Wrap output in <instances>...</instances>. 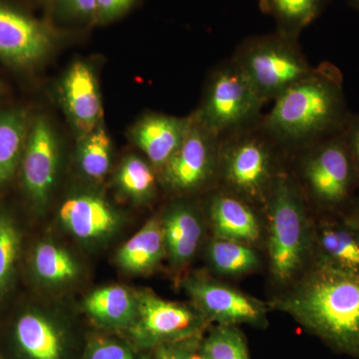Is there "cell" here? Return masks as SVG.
I'll return each instance as SVG.
<instances>
[{
	"label": "cell",
	"instance_id": "6da1fadb",
	"mask_svg": "<svg viewBox=\"0 0 359 359\" xmlns=\"http://www.w3.org/2000/svg\"><path fill=\"white\" fill-rule=\"evenodd\" d=\"M269 306L289 314L334 353L359 359V276L316 262Z\"/></svg>",
	"mask_w": 359,
	"mask_h": 359
},
{
	"label": "cell",
	"instance_id": "7a4b0ae2",
	"mask_svg": "<svg viewBox=\"0 0 359 359\" xmlns=\"http://www.w3.org/2000/svg\"><path fill=\"white\" fill-rule=\"evenodd\" d=\"M348 117L341 75L327 65L276 97L264 130L278 143L313 145L344 131Z\"/></svg>",
	"mask_w": 359,
	"mask_h": 359
},
{
	"label": "cell",
	"instance_id": "3957f363",
	"mask_svg": "<svg viewBox=\"0 0 359 359\" xmlns=\"http://www.w3.org/2000/svg\"><path fill=\"white\" fill-rule=\"evenodd\" d=\"M269 257L278 282L287 283L302 269L311 244L301 196L285 175H278L269 194Z\"/></svg>",
	"mask_w": 359,
	"mask_h": 359
},
{
	"label": "cell",
	"instance_id": "277c9868",
	"mask_svg": "<svg viewBox=\"0 0 359 359\" xmlns=\"http://www.w3.org/2000/svg\"><path fill=\"white\" fill-rule=\"evenodd\" d=\"M263 102L276 99L313 71L297 39L280 32L248 39L233 59Z\"/></svg>",
	"mask_w": 359,
	"mask_h": 359
},
{
	"label": "cell",
	"instance_id": "5b68a950",
	"mask_svg": "<svg viewBox=\"0 0 359 359\" xmlns=\"http://www.w3.org/2000/svg\"><path fill=\"white\" fill-rule=\"evenodd\" d=\"M263 100L235 61L212 74L196 121L218 138L249 129L259 117Z\"/></svg>",
	"mask_w": 359,
	"mask_h": 359
},
{
	"label": "cell",
	"instance_id": "8992f818",
	"mask_svg": "<svg viewBox=\"0 0 359 359\" xmlns=\"http://www.w3.org/2000/svg\"><path fill=\"white\" fill-rule=\"evenodd\" d=\"M264 133L247 129L221 141L219 171L226 185L238 197L259 200L271 192L276 178L273 154Z\"/></svg>",
	"mask_w": 359,
	"mask_h": 359
},
{
	"label": "cell",
	"instance_id": "52a82bcc",
	"mask_svg": "<svg viewBox=\"0 0 359 359\" xmlns=\"http://www.w3.org/2000/svg\"><path fill=\"white\" fill-rule=\"evenodd\" d=\"M313 147L304 166L309 193L325 209L335 211L346 207L353 199L359 176L344 131Z\"/></svg>",
	"mask_w": 359,
	"mask_h": 359
},
{
	"label": "cell",
	"instance_id": "ba28073f",
	"mask_svg": "<svg viewBox=\"0 0 359 359\" xmlns=\"http://www.w3.org/2000/svg\"><path fill=\"white\" fill-rule=\"evenodd\" d=\"M184 289L190 295L195 308L210 323L257 328L268 325V306L264 302L202 275L188 276Z\"/></svg>",
	"mask_w": 359,
	"mask_h": 359
},
{
	"label": "cell",
	"instance_id": "9c48e42d",
	"mask_svg": "<svg viewBox=\"0 0 359 359\" xmlns=\"http://www.w3.org/2000/svg\"><path fill=\"white\" fill-rule=\"evenodd\" d=\"M137 299L136 335L142 344L160 346L199 337L210 323L195 306L165 301L150 292Z\"/></svg>",
	"mask_w": 359,
	"mask_h": 359
},
{
	"label": "cell",
	"instance_id": "30bf717a",
	"mask_svg": "<svg viewBox=\"0 0 359 359\" xmlns=\"http://www.w3.org/2000/svg\"><path fill=\"white\" fill-rule=\"evenodd\" d=\"M221 141L194 117L185 140L161 169L163 184L177 193L202 188L219 169Z\"/></svg>",
	"mask_w": 359,
	"mask_h": 359
},
{
	"label": "cell",
	"instance_id": "8fae6325",
	"mask_svg": "<svg viewBox=\"0 0 359 359\" xmlns=\"http://www.w3.org/2000/svg\"><path fill=\"white\" fill-rule=\"evenodd\" d=\"M58 32L49 23L0 0V59L18 68L39 65L52 50Z\"/></svg>",
	"mask_w": 359,
	"mask_h": 359
},
{
	"label": "cell",
	"instance_id": "7c38bea8",
	"mask_svg": "<svg viewBox=\"0 0 359 359\" xmlns=\"http://www.w3.org/2000/svg\"><path fill=\"white\" fill-rule=\"evenodd\" d=\"M58 166L57 137L47 118L37 116L30 123L20 166L26 196L37 210L48 204Z\"/></svg>",
	"mask_w": 359,
	"mask_h": 359
},
{
	"label": "cell",
	"instance_id": "4fadbf2b",
	"mask_svg": "<svg viewBox=\"0 0 359 359\" xmlns=\"http://www.w3.org/2000/svg\"><path fill=\"white\" fill-rule=\"evenodd\" d=\"M59 98L71 125L79 135L102 126L100 89L95 72L88 63L78 60L68 68L59 85Z\"/></svg>",
	"mask_w": 359,
	"mask_h": 359
},
{
	"label": "cell",
	"instance_id": "5bb4252c",
	"mask_svg": "<svg viewBox=\"0 0 359 359\" xmlns=\"http://www.w3.org/2000/svg\"><path fill=\"white\" fill-rule=\"evenodd\" d=\"M59 219L77 238L96 241L109 237L120 226V216L103 197L77 194L61 205Z\"/></svg>",
	"mask_w": 359,
	"mask_h": 359
},
{
	"label": "cell",
	"instance_id": "9a60e30c",
	"mask_svg": "<svg viewBox=\"0 0 359 359\" xmlns=\"http://www.w3.org/2000/svg\"><path fill=\"white\" fill-rule=\"evenodd\" d=\"M314 244L316 263L359 276V233L344 215L321 219Z\"/></svg>",
	"mask_w": 359,
	"mask_h": 359
},
{
	"label": "cell",
	"instance_id": "2e32d148",
	"mask_svg": "<svg viewBox=\"0 0 359 359\" xmlns=\"http://www.w3.org/2000/svg\"><path fill=\"white\" fill-rule=\"evenodd\" d=\"M194 123L192 117L150 114L137 123L131 132L135 145L160 171L185 140Z\"/></svg>",
	"mask_w": 359,
	"mask_h": 359
},
{
	"label": "cell",
	"instance_id": "e0dca14e",
	"mask_svg": "<svg viewBox=\"0 0 359 359\" xmlns=\"http://www.w3.org/2000/svg\"><path fill=\"white\" fill-rule=\"evenodd\" d=\"M165 250L175 269L185 266L195 256L202 240L203 224L192 205H170L161 219Z\"/></svg>",
	"mask_w": 359,
	"mask_h": 359
},
{
	"label": "cell",
	"instance_id": "ac0fdd59",
	"mask_svg": "<svg viewBox=\"0 0 359 359\" xmlns=\"http://www.w3.org/2000/svg\"><path fill=\"white\" fill-rule=\"evenodd\" d=\"M215 237L250 245L261 236L256 215L244 201L230 194H219L210 204Z\"/></svg>",
	"mask_w": 359,
	"mask_h": 359
},
{
	"label": "cell",
	"instance_id": "d6986e66",
	"mask_svg": "<svg viewBox=\"0 0 359 359\" xmlns=\"http://www.w3.org/2000/svg\"><path fill=\"white\" fill-rule=\"evenodd\" d=\"M14 341L25 359H62L63 341L53 323L35 311L21 313L14 325Z\"/></svg>",
	"mask_w": 359,
	"mask_h": 359
},
{
	"label": "cell",
	"instance_id": "ffe728a7",
	"mask_svg": "<svg viewBox=\"0 0 359 359\" xmlns=\"http://www.w3.org/2000/svg\"><path fill=\"white\" fill-rule=\"evenodd\" d=\"M166 254L161 221L152 219L122 245L118 264L132 273H150Z\"/></svg>",
	"mask_w": 359,
	"mask_h": 359
},
{
	"label": "cell",
	"instance_id": "44dd1931",
	"mask_svg": "<svg viewBox=\"0 0 359 359\" xmlns=\"http://www.w3.org/2000/svg\"><path fill=\"white\" fill-rule=\"evenodd\" d=\"M85 311L100 325L128 327L137 316V299L121 285L94 290L84 302Z\"/></svg>",
	"mask_w": 359,
	"mask_h": 359
},
{
	"label": "cell",
	"instance_id": "7402d4cb",
	"mask_svg": "<svg viewBox=\"0 0 359 359\" xmlns=\"http://www.w3.org/2000/svg\"><path fill=\"white\" fill-rule=\"evenodd\" d=\"M30 123L25 110L0 112V186L8 183L20 166Z\"/></svg>",
	"mask_w": 359,
	"mask_h": 359
},
{
	"label": "cell",
	"instance_id": "603a6c76",
	"mask_svg": "<svg viewBox=\"0 0 359 359\" xmlns=\"http://www.w3.org/2000/svg\"><path fill=\"white\" fill-rule=\"evenodd\" d=\"M325 0H261V8L275 18L278 32L297 39L320 15Z\"/></svg>",
	"mask_w": 359,
	"mask_h": 359
},
{
	"label": "cell",
	"instance_id": "cb8c5ba5",
	"mask_svg": "<svg viewBox=\"0 0 359 359\" xmlns=\"http://www.w3.org/2000/svg\"><path fill=\"white\" fill-rule=\"evenodd\" d=\"M33 273L40 282L58 285L76 278L78 266L69 252L50 242H42L33 250Z\"/></svg>",
	"mask_w": 359,
	"mask_h": 359
},
{
	"label": "cell",
	"instance_id": "d4e9b609",
	"mask_svg": "<svg viewBox=\"0 0 359 359\" xmlns=\"http://www.w3.org/2000/svg\"><path fill=\"white\" fill-rule=\"evenodd\" d=\"M212 268L224 276H241L254 271L259 259L254 250L244 243L215 238L208 249Z\"/></svg>",
	"mask_w": 359,
	"mask_h": 359
},
{
	"label": "cell",
	"instance_id": "484cf974",
	"mask_svg": "<svg viewBox=\"0 0 359 359\" xmlns=\"http://www.w3.org/2000/svg\"><path fill=\"white\" fill-rule=\"evenodd\" d=\"M111 140L103 126L80 135L77 157L80 169L87 178L101 181L111 166Z\"/></svg>",
	"mask_w": 359,
	"mask_h": 359
},
{
	"label": "cell",
	"instance_id": "4316f807",
	"mask_svg": "<svg viewBox=\"0 0 359 359\" xmlns=\"http://www.w3.org/2000/svg\"><path fill=\"white\" fill-rule=\"evenodd\" d=\"M115 184L124 195L137 202L151 199L156 190L154 168L140 157L129 156L120 165Z\"/></svg>",
	"mask_w": 359,
	"mask_h": 359
},
{
	"label": "cell",
	"instance_id": "83f0119b",
	"mask_svg": "<svg viewBox=\"0 0 359 359\" xmlns=\"http://www.w3.org/2000/svg\"><path fill=\"white\" fill-rule=\"evenodd\" d=\"M21 233L11 215L0 212V302L13 287L20 261Z\"/></svg>",
	"mask_w": 359,
	"mask_h": 359
},
{
	"label": "cell",
	"instance_id": "f1b7e54d",
	"mask_svg": "<svg viewBox=\"0 0 359 359\" xmlns=\"http://www.w3.org/2000/svg\"><path fill=\"white\" fill-rule=\"evenodd\" d=\"M201 351L209 359H250L245 335L233 325H216L202 339Z\"/></svg>",
	"mask_w": 359,
	"mask_h": 359
},
{
	"label": "cell",
	"instance_id": "f546056e",
	"mask_svg": "<svg viewBox=\"0 0 359 359\" xmlns=\"http://www.w3.org/2000/svg\"><path fill=\"white\" fill-rule=\"evenodd\" d=\"M202 335L170 342L157 347L155 359H196L202 344Z\"/></svg>",
	"mask_w": 359,
	"mask_h": 359
},
{
	"label": "cell",
	"instance_id": "4dcf8cb0",
	"mask_svg": "<svg viewBox=\"0 0 359 359\" xmlns=\"http://www.w3.org/2000/svg\"><path fill=\"white\" fill-rule=\"evenodd\" d=\"M57 8L65 18L96 23V0H57Z\"/></svg>",
	"mask_w": 359,
	"mask_h": 359
},
{
	"label": "cell",
	"instance_id": "1f68e13d",
	"mask_svg": "<svg viewBox=\"0 0 359 359\" xmlns=\"http://www.w3.org/2000/svg\"><path fill=\"white\" fill-rule=\"evenodd\" d=\"M86 359H135L126 346L112 341L99 339L90 344Z\"/></svg>",
	"mask_w": 359,
	"mask_h": 359
},
{
	"label": "cell",
	"instance_id": "d6a6232c",
	"mask_svg": "<svg viewBox=\"0 0 359 359\" xmlns=\"http://www.w3.org/2000/svg\"><path fill=\"white\" fill-rule=\"evenodd\" d=\"M137 0H96V23H107L125 15Z\"/></svg>",
	"mask_w": 359,
	"mask_h": 359
},
{
	"label": "cell",
	"instance_id": "836d02e7",
	"mask_svg": "<svg viewBox=\"0 0 359 359\" xmlns=\"http://www.w3.org/2000/svg\"><path fill=\"white\" fill-rule=\"evenodd\" d=\"M344 133L359 176V116L349 115Z\"/></svg>",
	"mask_w": 359,
	"mask_h": 359
},
{
	"label": "cell",
	"instance_id": "e575fe53",
	"mask_svg": "<svg viewBox=\"0 0 359 359\" xmlns=\"http://www.w3.org/2000/svg\"><path fill=\"white\" fill-rule=\"evenodd\" d=\"M344 215L359 233V200L351 207V211Z\"/></svg>",
	"mask_w": 359,
	"mask_h": 359
},
{
	"label": "cell",
	"instance_id": "d590c367",
	"mask_svg": "<svg viewBox=\"0 0 359 359\" xmlns=\"http://www.w3.org/2000/svg\"><path fill=\"white\" fill-rule=\"evenodd\" d=\"M348 1L354 8L359 9V0H348Z\"/></svg>",
	"mask_w": 359,
	"mask_h": 359
},
{
	"label": "cell",
	"instance_id": "8d00e7d4",
	"mask_svg": "<svg viewBox=\"0 0 359 359\" xmlns=\"http://www.w3.org/2000/svg\"><path fill=\"white\" fill-rule=\"evenodd\" d=\"M196 359H209V358H208L207 355H205V354L202 353V351H201L200 348L199 353H198L197 358Z\"/></svg>",
	"mask_w": 359,
	"mask_h": 359
},
{
	"label": "cell",
	"instance_id": "74e56055",
	"mask_svg": "<svg viewBox=\"0 0 359 359\" xmlns=\"http://www.w3.org/2000/svg\"><path fill=\"white\" fill-rule=\"evenodd\" d=\"M2 90V85H1V82H0V91H1Z\"/></svg>",
	"mask_w": 359,
	"mask_h": 359
},
{
	"label": "cell",
	"instance_id": "f35d334b",
	"mask_svg": "<svg viewBox=\"0 0 359 359\" xmlns=\"http://www.w3.org/2000/svg\"><path fill=\"white\" fill-rule=\"evenodd\" d=\"M43 1H48V0H43Z\"/></svg>",
	"mask_w": 359,
	"mask_h": 359
},
{
	"label": "cell",
	"instance_id": "ab89813d",
	"mask_svg": "<svg viewBox=\"0 0 359 359\" xmlns=\"http://www.w3.org/2000/svg\"><path fill=\"white\" fill-rule=\"evenodd\" d=\"M0 359H2L1 358H0Z\"/></svg>",
	"mask_w": 359,
	"mask_h": 359
}]
</instances>
